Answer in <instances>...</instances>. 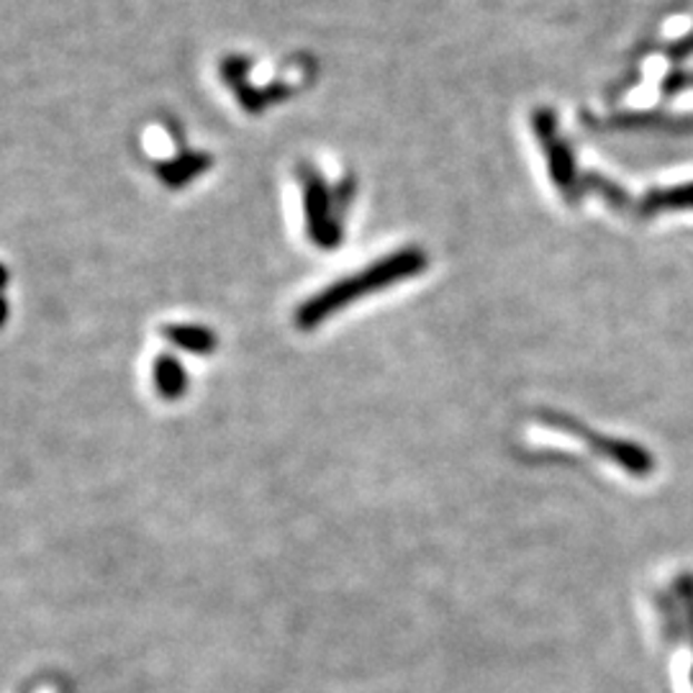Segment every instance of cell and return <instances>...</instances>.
<instances>
[{
  "instance_id": "6da1fadb",
  "label": "cell",
  "mask_w": 693,
  "mask_h": 693,
  "mask_svg": "<svg viewBox=\"0 0 693 693\" xmlns=\"http://www.w3.org/2000/svg\"><path fill=\"white\" fill-rule=\"evenodd\" d=\"M429 260L427 252L419 247H406L401 252H393V255L383 257L375 265H370L365 270H360L358 275L344 277L340 283H332L329 289H324L316 295L303 303L295 314V324L299 329H316L319 324H324L329 316H334L336 311H342L344 306H350L354 301H362L370 293H378L383 289H391L396 283L409 281V277H417L427 270Z\"/></svg>"
},
{
  "instance_id": "7a4b0ae2",
  "label": "cell",
  "mask_w": 693,
  "mask_h": 693,
  "mask_svg": "<svg viewBox=\"0 0 693 693\" xmlns=\"http://www.w3.org/2000/svg\"><path fill=\"white\" fill-rule=\"evenodd\" d=\"M543 421L549 427H555V429H565V432L578 435V439H583V442H586L590 450H594L596 455H602V458H606V460L616 462L619 468L627 470L629 476L647 478L650 472L655 470V458H653V452L647 450V447L627 442V439H614V437L590 432L586 424H580V421L565 417V413L543 411Z\"/></svg>"
},
{
  "instance_id": "3957f363",
  "label": "cell",
  "mask_w": 693,
  "mask_h": 693,
  "mask_svg": "<svg viewBox=\"0 0 693 693\" xmlns=\"http://www.w3.org/2000/svg\"><path fill=\"white\" fill-rule=\"evenodd\" d=\"M531 126H535L539 145L545 147L549 175H553L557 188H560L565 196H573V193H578L576 159H573V152L568 145H565L560 131H557V121H555L553 111H547V108H539V111H535V116H531Z\"/></svg>"
},
{
  "instance_id": "277c9868",
  "label": "cell",
  "mask_w": 693,
  "mask_h": 693,
  "mask_svg": "<svg viewBox=\"0 0 693 693\" xmlns=\"http://www.w3.org/2000/svg\"><path fill=\"white\" fill-rule=\"evenodd\" d=\"M306 208H309V218H311V230H314V234L321 242L332 244L340 240V226L332 224L334 203L319 175H311L306 183Z\"/></svg>"
},
{
  "instance_id": "5b68a950",
  "label": "cell",
  "mask_w": 693,
  "mask_h": 693,
  "mask_svg": "<svg viewBox=\"0 0 693 693\" xmlns=\"http://www.w3.org/2000/svg\"><path fill=\"white\" fill-rule=\"evenodd\" d=\"M155 388L165 401H180L188 391V375L185 368L170 354H163L155 362Z\"/></svg>"
},
{
  "instance_id": "8992f818",
  "label": "cell",
  "mask_w": 693,
  "mask_h": 693,
  "mask_svg": "<svg viewBox=\"0 0 693 693\" xmlns=\"http://www.w3.org/2000/svg\"><path fill=\"white\" fill-rule=\"evenodd\" d=\"M165 336L180 346V350H188L193 354H211L218 344L216 334L203 326H170L165 329Z\"/></svg>"
},
{
  "instance_id": "52a82bcc",
  "label": "cell",
  "mask_w": 693,
  "mask_h": 693,
  "mask_svg": "<svg viewBox=\"0 0 693 693\" xmlns=\"http://www.w3.org/2000/svg\"><path fill=\"white\" fill-rule=\"evenodd\" d=\"M645 214H657V211H686L693 208V183L675 185L667 191H653L645 198Z\"/></svg>"
},
{
  "instance_id": "ba28073f",
  "label": "cell",
  "mask_w": 693,
  "mask_h": 693,
  "mask_svg": "<svg viewBox=\"0 0 693 693\" xmlns=\"http://www.w3.org/2000/svg\"><path fill=\"white\" fill-rule=\"evenodd\" d=\"M675 594H679L683 612H686L691 637H693V573H681V576L675 578ZM691 683H693V667H691Z\"/></svg>"
},
{
  "instance_id": "9c48e42d",
  "label": "cell",
  "mask_w": 693,
  "mask_h": 693,
  "mask_svg": "<svg viewBox=\"0 0 693 693\" xmlns=\"http://www.w3.org/2000/svg\"><path fill=\"white\" fill-rule=\"evenodd\" d=\"M6 316H8V306H6V303H3V301H0V324H3V321H6Z\"/></svg>"
}]
</instances>
